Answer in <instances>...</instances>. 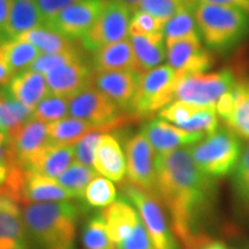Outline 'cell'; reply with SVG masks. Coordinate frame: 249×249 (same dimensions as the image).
<instances>
[{
	"instance_id": "obj_1",
	"label": "cell",
	"mask_w": 249,
	"mask_h": 249,
	"mask_svg": "<svg viewBox=\"0 0 249 249\" xmlns=\"http://www.w3.org/2000/svg\"><path fill=\"white\" fill-rule=\"evenodd\" d=\"M156 197L169 211L174 234L189 245L203 234L216 200V180L198 169L188 148L156 155Z\"/></svg>"
},
{
	"instance_id": "obj_2",
	"label": "cell",
	"mask_w": 249,
	"mask_h": 249,
	"mask_svg": "<svg viewBox=\"0 0 249 249\" xmlns=\"http://www.w3.org/2000/svg\"><path fill=\"white\" fill-rule=\"evenodd\" d=\"M30 247L36 249H71L83 204L70 201L43 202L21 205Z\"/></svg>"
},
{
	"instance_id": "obj_3",
	"label": "cell",
	"mask_w": 249,
	"mask_h": 249,
	"mask_svg": "<svg viewBox=\"0 0 249 249\" xmlns=\"http://www.w3.org/2000/svg\"><path fill=\"white\" fill-rule=\"evenodd\" d=\"M194 14L200 36L213 51H231L249 35V13L241 9L196 2Z\"/></svg>"
},
{
	"instance_id": "obj_4",
	"label": "cell",
	"mask_w": 249,
	"mask_h": 249,
	"mask_svg": "<svg viewBox=\"0 0 249 249\" xmlns=\"http://www.w3.org/2000/svg\"><path fill=\"white\" fill-rule=\"evenodd\" d=\"M191 151L198 169L217 180L234 172L242 149L236 134L229 128H219L195 143Z\"/></svg>"
},
{
	"instance_id": "obj_5",
	"label": "cell",
	"mask_w": 249,
	"mask_h": 249,
	"mask_svg": "<svg viewBox=\"0 0 249 249\" xmlns=\"http://www.w3.org/2000/svg\"><path fill=\"white\" fill-rule=\"evenodd\" d=\"M179 74L170 65L160 66L143 74L129 114L136 119L152 118L176 99Z\"/></svg>"
},
{
	"instance_id": "obj_6",
	"label": "cell",
	"mask_w": 249,
	"mask_h": 249,
	"mask_svg": "<svg viewBox=\"0 0 249 249\" xmlns=\"http://www.w3.org/2000/svg\"><path fill=\"white\" fill-rule=\"evenodd\" d=\"M119 107L95 86L89 85L70 98V114L77 119L101 127L105 130L124 128L130 121L138 120L129 113H121Z\"/></svg>"
},
{
	"instance_id": "obj_7",
	"label": "cell",
	"mask_w": 249,
	"mask_h": 249,
	"mask_svg": "<svg viewBox=\"0 0 249 249\" xmlns=\"http://www.w3.org/2000/svg\"><path fill=\"white\" fill-rule=\"evenodd\" d=\"M123 196L139 211L143 224L150 236L155 249H180L160 205V201L154 195L142 191L139 187L126 182L121 187Z\"/></svg>"
},
{
	"instance_id": "obj_8",
	"label": "cell",
	"mask_w": 249,
	"mask_h": 249,
	"mask_svg": "<svg viewBox=\"0 0 249 249\" xmlns=\"http://www.w3.org/2000/svg\"><path fill=\"white\" fill-rule=\"evenodd\" d=\"M235 85L236 79L231 70L180 75L176 88V99L201 107H216L218 99L224 93L231 91Z\"/></svg>"
},
{
	"instance_id": "obj_9",
	"label": "cell",
	"mask_w": 249,
	"mask_h": 249,
	"mask_svg": "<svg viewBox=\"0 0 249 249\" xmlns=\"http://www.w3.org/2000/svg\"><path fill=\"white\" fill-rule=\"evenodd\" d=\"M130 8L119 0H107L101 14L82 37L87 50L97 51L113 43L128 38Z\"/></svg>"
},
{
	"instance_id": "obj_10",
	"label": "cell",
	"mask_w": 249,
	"mask_h": 249,
	"mask_svg": "<svg viewBox=\"0 0 249 249\" xmlns=\"http://www.w3.org/2000/svg\"><path fill=\"white\" fill-rule=\"evenodd\" d=\"M126 176L132 185L156 196V155L143 134H134L124 141Z\"/></svg>"
},
{
	"instance_id": "obj_11",
	"label": "cell",
	"mask_w": 249,
	"mask_h": 249,
	"mask_svg": "<svg viewBox=\"0 0 249 249\" xmlns=\"http://www.w3.org/2000/svg\"><path fill=\"white\" fill-rule=\"evenodd\" d=\"M167 61L179 75L205 73L213 66V57L202 45L200 36L179 39L167 45Z\"/></svg>"
},
{
	"instance_id": "obj_12",
	"label": "cell",
	"mask_w": 249,
	"mask_h": 249,
	"mask_svg": "<svg viewBox=\"0 0 249 249\" xmlns=\"http://www.w3.org/2000/svg\"><path fill=\"white\" fill-rule=\"evenodd\" d=\"M107 0H81L61 11L48 28L68 38H82L101 14Z\"/></svg>"
},
{
	"instance_id": "obj_13",
	"label": "cell",
	"mask_w": 249,
	"mask_h": 249,
	"mask_svg": "<svg viewBox=\"0 0 249 249\" xmlns=\"http://www.w3.org/2000/svg\"><path fill=\"white\" fill-rule=\"evenodd\" d=\"M141 75L134 71H95L92 85L127 113L138 92Z\"/></svg>"
},
{
	"instance_id": "obj_14",
	"label": "cell",
	"mask_w": 249,
	"mask_h": 249,
	"mask_svg": "<svg viewBox=\"0 0 249 249\" xmlns=\"http://www.w3.org/2000/svg\"><path fill=\"white\" fill-rule=\"evenodd\" d=\"M141 133L147 138L156 155H163L185 145H194L204 134L189 132L163 119H151L142 126Z\"/></svg>"
},
{
	"instance_id": "obj_15",
	"label": "cell",
	"mask_w": 249,
	"mask_h": 249,
	"mask_svg": "<svg viewBox=\"0 0 249 249\" xmlns=\"http://www.w3.org/2000/svg\"><path fill=\"white\" fill-rule=\"evenodd\" d=\"M21 205L0 192V249H30Z\"/></svg>"
},
{
	"instance_id": "obj_16",
	"label": "cell",
	"mask_w": 249,
	"mask_h": 249,
	"mask_svg": "<svg viewBox=\"0 0 249 249\" xmlns=\"http://www.w3.org/2000/svg\"><path fill=\"white\" fill-rule=\"evenodd\" d=\"M92 76L93 73L82 60L64 65L45 75L50 93L68 99L91 85Z\"/></svg>"
},
{
	"instance_id": "obj_17",
	"label": "cell",
	"mask_w": 249,
	"mask_h": 249,
	"mask_svg": "<svg viewBox=\"0 0 249 249\" xmlns=\"http://www.w3.org/2000/svg\"><path fill=\"white\" fill-rule=\"evenodd\" d=\"M50 143L48 124L30 119L8 135V144L18 163L26 166L31 158Z\"/></svg>"
},
{
	"instance_id": "obj_18",
	"label": "cell",
	"mask_w": 249,
	"mask_h": 249,
	"mask_svg": "<svg viewBox=\"0 0 249 249\" xmlns=\"http://www.w3.org/2000/svg\"><path fill=\"white\" fill-rule=\"evenodd\" d=\"M93 169L112 181H124L126 176V156L119 139L112 134H102L95 150Z\"/></svg>"
},
{
	"instance_id": "obj_19",
	"label": "cell",
	"mask_w": 249,
	"mask_h": 249,
	"mask_svg": "<svg viewBox=\"0 0 249 249\" xmlns=\"http://www.w3.org/2000/svg\"><path fill=\"white\" fill-rule=\"evenodd\" d=\"M101 216L104 219L111 241L119 246L128 239L141 219L135 207L126 197H120L104 208Z\"/></svg>"
},
{
	"instance_id": "obj_20",
	"label": "cell",
	"mask_w": 249,
	"mask_h": 249,
	"mask_svg": "<svg viewBox=\"0 0 249 249\" xmlns=\"http://www.w3.org/2000/svg\"><path fill=\"white\" fill-rule=\"evenodd\" d=\"M74 158V145L58 144L50 141L49 144L37 152L24 167L35 173L54 179L68 169Z\"/></svg>"
},
{
	"instance_id": "obj_21",
	"label": "cell",
	"mask_w": 249,
	"mask_h": 249,
	"mask_svg": "<svg viewBox=\"0 0 249 249\" xmlns=\"http://www.w3.org/2000/svg\"><path fill=\"white\" fill-rule=\"evenodd\" d=\"M6 87L14 98L31 110H35L50 93L44 74L30 70L15 74Z\"/></svg>"
},
{
	"instance_id": "obj_22",
	"label": "cell",
	"mask_w": 249,
	"mask_h": 249,
	"mask_svg": "<svg viewBox=\"0 0 249 249\" xmlns=\"http://www.w3.org/2000/svg\"><path fill=\"white\" fill-rule=\"evenodd\" d=\"M129 39L135 55V71L140 75L160 66L167 58L164 33L149 36H129Z\"/></svg>"
},
{
	"instance_id": "obj_23",
	"label": "cell",
	"mask_w": 249,
	"mask_h": 249,
	"mask_svg": "<svg viewBox=\"0 0 249 249\" xmlns=\"http://www.w3.org/2000/svg\"><path fill=\"white\" fill-rule=\"evenodd\" d=\"M39 27H45V22L36 0H11L8 21L4 33L8 39H17L27 31Z\"/></svg>"
},
{
	"instance_id": "obj_24",
	"label": "cell",
	"mask_w": 249,
	"mask_h": 249,
	"mask_svg": "<svg viewBox=\"0 0 249 249\" xmlns=\"http://www.w3.org/2000/svg\"><path fill=\"white\" fill-rule=\"evenodd\" d=\"M93 66H95V71H135V55L129 37L95 51Z\"/></svg>"
},
{
	"instance_id": "obj_25",
	"label": "cell",
	"mask_w": 249,
	"mask_h": 249,
	"mask_svg": "<svg viewBox=\"0 0 249 249\" xmlns=\"http://www.w3.org/2000/svg\"><path fill=\"white\" fill-rule=\"evenodd\" d=\"M93 130L105 132L101 127L74 117L64 118V119L54 121V123L48 124L50 141L58 143V144L74 145L83 136Z\"/></svg>"
},
{
	"instance_id": "obj_26",
	"label": "cell",
	"mask_w": 249,
	"mask_h": 249,
	"mask_svg": "<svg viewBox=\"0 0 249 249\" xmlns=\"http://www.w3.org/2000/svg\"><path fill=\"white\" fill-rule=\"evenodd\" d=\"M33 114L34 110L14 98L7 87L0 89V127L7 135L33 119Z\"/></svg>"
},
{
	"instance_id": "obj_27",
	"label": "cell",
	"mask_w": 249,
	"mask_h": 249,
	"mask_svg": "<svg viewBox=\"0 0 249 249\" xmlns=\"http://www.w3.org/2000/svg\"><path fill=\"white\" fill-rule=\"evenodd\" d=\"M196 0H192L167 21L164 28L165 44L170 45L179 39L187 38L192 36H200L197 23L194 14ZM201 37V36H200Z\"/></svg>"
},
{
	"instance_id": "obj_28",
	"label": "cell",
	"mask_w": 249,
	"mask_h": 249,
	"mask_svg": "<svg viewBox=\"0 0 249 249\" xmlns=\"http://www.w3.org/2000/svg\"><path fill=\"white\" fill-rule=\"evenodd\" d=\"M17 39L26 40L36 46L42 53H60L76 50L75 45L68 37L48 27H39L31 29L18 36Z\"/></svg>"
},
{
	"instance_id": "obj_29",
	"label": "cell",
	"mask_w": 249,
	"mask_h": 249,
	"mask_svg": "<svg viewBox=\"0 0 249 249\" xmlns=\"http://www.w3.org/2000/svg\"><path fill=\"white\" fill-rule=\"evenodd\" d=\"M233 92L234 108L226 126L240 138L249 140V80L236 81Z\"/></svg>"
},
{
	"instance_id": "obj_30",
	"label": "cell",
	"mask_w": 249,
	"mask_h": 249,
	"mask_svg": "<svg viewBox=\"0 0 249 249\" xmlns=\"http://www.w3.org/2000/svg\"><path fill=\"white\" fill-rule=\"evenodd\" d=\"M97 177V172L92 167L81 164L80 161L71 163L68 169L57 178L62 188L70 193L73 200H83L87 187Z\"/></svg>"
},
{
	"instance_id": "obj_31",
	"label": "cell",
	"mask_w": 249,
	"mask_h": 249,
	"mask_svg": "<svg viewBox=\"0 0 249 249\" xmlns=\"http://www.w3.org/2000/svg\"><path fill=\"white\" fill-rule=\"evenodd\" d=\"M0 52L7 60L14 75L28 70L34 60L42 53L31 43L21 39H9L2 43L0 45Z\"/></svg>"
},
{
	"instance_id": "obj_32",
	"label": "cell",
	"mask_w": 249,
	"mask_h": 249,
	"mask_svg": "<svg viewBox=\"0 0 249 249\" xmlns=\"http://www.w3.org/2000/svg\"><path fill=\"white\" fill-rule=\"evenodd\" d=\"M117 189L110 179L105 177H96L87 187L85 193V204L89 208H107L116 201Z\"/></svg>"
},
{
	"instance_id": "obj_33",
	"label": "cell",
	"mask_w": 249,
	"mask_h": 249,
	"mask_svg": "<svg viewBox=\"0 0 249 249\" xmlns=\"http://www.w3.org/2000/svg\"><path fill=\"white\" fill-rule=\"evenodd\" d=\"M82 242L87 249H117L108 236L107 225L101 214L87 222L82 231Z\"/></svg>"
},
{
	"instance_id": "obj_34",
	"label": "cell",
	"mask_w": 249,
	"mask_h": 249,
	"mask_svg": "<svg viewBox=\"0 0 249 249\" xmlns=\"http://www.w3.org/2000/svg\"><path fill=\"white\" fill-rule=\"evenodd\" d=\"M70 113V99L49 93L34 110L33 119L50 124L66 118Z\"/></svg>"
},
{
	"instance_id": "obj_35",
	"label": "cell",
	"mask_w": 249,
	"mask_h": 249,
	"mask_svg": "<svg viewBox=\"0 0 249 249\" xmlns=\"http://www.w3.org/2000/svg\"><path fill=\"white\" fill-rule=\"evenodd\" d=\"M77 60H82V57L77 49L73 51L60 52V53H40L28 70L46 75L55 68Z\"/></svg>"
},
{
	"instance_id": "obj_36",
	"label": "cell",
	"mask_w": 249,
	"mask_h": 249,
	"mask_svg": "<svg viewBox=\"0 0 249 249\" xmlns=\"http://www.w3.org/2000/svg\"><path fill=\"white\" fill-rule=\"evenodd\" d=\"M233 188L239 202L249 211V144L242 149L240 160L233 172Z\"/></svg>"
},
{
	"instance_id": "obj_37",
	"label": "cell",
	"mask_w": 249,
	"mask_h": 249,
	"mask_svg": "<svg viewBox=\"0 0 249 249\" xmlns=\"http://www.w3.org/2000/svg\"><path fill=\"white\" fill-rule=\"evenodd\" d=\"M180 128L189 130V132L202 133L205 136L214 133L219 129V120H218L216 107H202Z\"/></svg>"
},
{
	"instance_id": "obj_38",
	"label": "cell",
	"mask_w": 249,
	"mask_h": 249,
	"mask_svg": "<svg viewBox=\"0 0 249 249\" xmlns=\"http://www.w3.org/2000/svg\"><path fill=\"white\" fill-rule=\"evenodd\" d=\"M167 21L161 20L144 11L134 12L129 22V36H149L164 33Z\"/></svg>"
},
{
	"instance_id": "obj_39",
	"label": "cell",
	"mask_w": 249,
	"mask_h": 249,
	"mask_svg": "<svg viewBox=\"0 0 249 249\" xmlns=\"http://www.w3.org/2000/svg\"><path fill=\"white\" fill-rule=\"evenodd\" d=\"M189 1L192 0H140L133 12L144 11L156 18L169 21L182 6Z\"/></svg>"
},
{
	"instance_id": "obj_40",
	"label": "cell",
	"mask_w": 249,
	"mask_h": 249,
	"mask_svg": "<svg viewBox=\"0 0 249 249\" xmlns=\"http://www.w3.org/2000/svg\"><path fill=\"white\" fill-rule=\"evenodd\" d=\"M201 105L193 104L185 101H173L170 103L167 107H165L163 110L160 111L158 116L160 119L169 121V123L176 124V126L181 127L183 124L187 123L194 114L200 110Z\"/></svg>"
},
{
	"instance_id": "obj_41",
	"label": "cell",
	"mask_w": 249,
	"mask_h": 249,
	"mask_svg": "<svg viewBox=\"0 0 249 249\" xmlns=\"http://www.w3.org/2000/svg\"><path fill=\"white\" fill-rule=\"evenodd\" d=\"M102 136V132L93 130L83 136L80 141L74 144L75 149V158L81 164L93 167V160H95V150L97 143Z\"/></svg>"
},
{
	"instance_id": "obj_42",
	"label": "cell",
	"mask_w": 249,
	"mask_h": 249,
	"mask_svg": "<svg viewBox=\"0 0 249 249\" xmlns=\"http://www.w3.org/2000/svg\"><path fill=\"white\" fill-rule=\"evenodd\" d=\"M118 249H155L152 245L150 236L145 229L142 219H140L138 225L135 226L132 235L117 246Z\"/></svg>"
},
{
	"instance_id": "obj_43",
	"label": "cell",
	"mask_w": 249,
	"mask_h": 249,
	"mask_svg": "<svg viewBox=\"0 0 249 249\" xmlns=\"http://www.w3.org/2000/svg\"><path fill=\"white\" fill-rule=\"evenodd\" d=\"M81 0H36L40 14L44 18L45 27L65 8L76 4Z\"/></svg>"
},
{
	"instance_id": "obj_44",
	"label": "cell",
	"mask_w": 249,
	"mask_h": 249,
	"mask_svg": "<svg viewBox=\"0 0 249 249\" xmlns=\"http://www.w3.org/2000/svg\"><path fill=\"white\" fill-rule=\"evenodd\" d=\"M233 108H234V92L232 89L231 91L224 93L222 97L218 99L216 103V112L218 117L226 124L231 119Z\"/></svg>"
},
{
	"instance_id": "obj_45",
	"label": "cell",
	"mask_w": 249,
	"mask_h": 249,
	"mask_svg": "<svg viewBox=\"0 0 249 249\" xmlns=\"http://www.w3.org/2000/svg\"><path fill=\"white\" fill-rule=\"evenodd\" d=\"M187 246H192L195 249H229L226 245L220 240H213L205 234H200L193 240L191 244Z\"/></svg>"
},
{
	"instance_id": "obj_46",
	"label": "cell",
	"mask_w": 249,
	"mask_h": 249,
	"mask_svg": "<svg viewBox=\"0 0 249 249\" xmlns=\"http://www.w3.org/2000/svg\"><path fill=\"white\" fill-rule=\"evenodd\" d=\"M197 2H207V4H216L230 6V7L241 9L249 13V0H196Z\"/></svg>"
},
{
	"instance_id": "obj_47",
	"label": "cell",
	"mask_w": 249,
	"mask_h": 249,
	"mask_svg": "<svg viewBox=\"0 0 249 249\" xmlns=\"http://www.w3.org/2000/svg\"><path fill=\"white\" fill-rule=\"evenodd\" d=\"M13 76V71L11 70L7 60H6L4 55L0 52V89L7 86Z\"/></svg>"
},
{
	"instance_id": "obj_48",
	"label": "cell",
	"mask_w": 249,
	"mask_h": 249,
	"mask_svg": "<svg viewBox=\"0 0 249 249\" xmlns=\"http://www.w3.org/2000/svg\"><path fill=\"white\" fill-rule=\"evenodd\" d=\"M18 163L17 158L9 147L8 141L5 142L4 144H0V166H12V165Z\"/></svg>"
},
{
	"instance_id": "obj_49",
	"label": "cell",
	"mask_w": 249,
	"mask_h": 249,
	"mask_svg": "<svg viewBox=\"0 0 249 249\" xmlns=\"http://www.w3.org/2000/svg\"><path fill=\"white\" fill-rule=\"evenodd\" d=\"M11 0H0V35L5 33L6 24L8 21Z\"/></svg>"
},
{
	"instance_id": "obj_50",
	"label": "cell",
	"mask_w": 249,
	"mask_h": 249,
	"mask_svg": "<svg viewBox=\"0 0 249 249\" xmlns=\"http://www.w3.org/2000/svg\"><path fill=\"white\" fill-rule=\"evenodd\" d=\"M9 167L11 166H4V165H1V166H0V188H1V186L4 185L6 179H7Z\"/></svg>"
},
{
	"instance_id": "obj_51",
	"label": "cell",
	"mask_w": 249,
	"mask_h": 249,
	"mask_svg": "<svg viewBox=\"0 0 249 249\" xmlns=\"http://www.w3.org/2000/svg\"><path fill=\"white\" fill-rule=\"evenodd\" d=\"M119 1L124 2V5H127L130 8V11H134V8L136 7V5L139 4L140 0H119Z\"/></svg>"
},
{
	"instance_id": "obj_52",
	"label": "cell",
	"mask_w": 249,
	"mask_h": 249,
	"mask_svg": "<svg viewBox=\"0 0 249 249\" xmlns=\"http://www.w3.org/2000/svg\"><path fill=\"white\" fill-rule=\"evenodd\" d=\"M7 141H8V135L6 134L5 130L0 127V144H4V143Z\"/></svg>"
},
{
	"instance_id": "obj_53",
	"label": "cell",
	"mask_w": 249,
	"mask_h": 249,
	"mask_svg": "<svg viewBox=\"0 0 249 249\" xmlns=\"http://www.w3.org/2000/svg\"><path fill=\"white\" fill-rule=\"evenodd\" d=\"M185 249H195V248L192 247V246H185Z\"/></svg>"
},
{
	"instance_id": "obj_54",
	"label": "cell",
	"mask_w": 249,
	"mask_h": 249,
	"mask_svg": "<svg viewBox=\"0 0 249 249\" xmlns=\"http://www.w3.org/2000/svg\"><path fill=\"white\" fill-rule=\"evenodd\" d=\"M246 249H249V247H247V248H246Z\"/></svg>"
}]
</instances>
